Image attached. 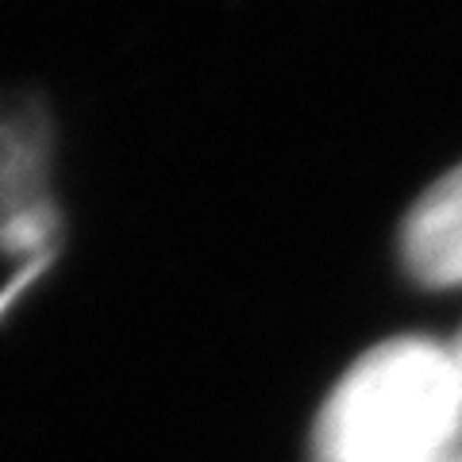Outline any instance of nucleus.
I'll return each mask as SVG.
<instances>
[{
	"instance_id": "1",
	"label": "nucleus",
	"mask_w": 462,
	"mask_h": 462,
	"mask_svg": "<svg viewBox=\"0 0 462 462\" xmlns=\"http://www.w3.org/2000/svg\"><path fill=\"white\" fill-rule=\"evenodd\" d=\"M462 366L451 346L389 339L339 378L316 420V462H458Z\"/></svg>"
},
{
	"instance_id": "2",
	"label": "nucleus",
	"mask_w": 462,
	"mask_h": 462,
	"mask_svg": "<svg viewBox=\"0 0 462 462\" xmlns=\"http://www.w3.org/2000/svg\"><path fill=\"white\" fill-rule=\"evenodd\" d=\"M404 263L424 285H462V166L443 173L409 212Z\"/></svg>"
},
{
	"instance_id": "3",
	"label": "nucleus",
	"mask_w": 462,
	"mask_h": 462,
	"mask_svg": "<svg viewBox=\"0 0 462 462\" xmlns=\"http://www.w3.org/2000/svg\"><path fill=\"white\" fill-rule=\"evenodd\" d=\"M451 351H455V358H458V366H462V336L451 343Z\"/></svg>"
},
{
	"instance_id": "4",
	"label": "nucleus",
	"mask_w": 462,
	"mask_h": 462,
	"mask_svg": "<svg viewBox=\"0 0 462 462\" xmlns=\"http://www.w3.org/2000/svg\"><path fill=\"white\" fill-rule=\"evenodd\" d=\"M458 462H462V455H458Z\"/></svg>"
}]
</instances>
